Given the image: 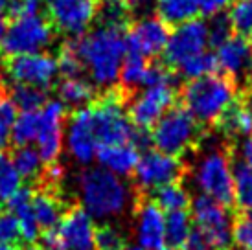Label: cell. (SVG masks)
Returning a JSON list of instances; mask_svg holds the SVG:
<instances>
[{"instance_id":"7c38bea8","label":"cell","mask_w":252,"mask_h":250,"mask_svg":"<svg viewBox=\"0 0 252 250\" xmlns=\"http://www.w3.org/2000/svg\"><path fill=\"white\" fill-rule=\"evenodd\" d=\"M6 74L15 83L48 89L59 74L57 59L50 54H24L4 59Z\"/></svg>"},{"instance_id":"3957f363","label":"cell","mask_w":252,"mask_h":250,"mask_svg":"<svg viewBox=\"0 0 252 250\" xmlns=\"http://www.w3.org/2000/svg\"><path fill=\"white\" fill-rule=\"evenodd\" d=\"M239 89L221 72L188 79L179 91L184 109L201 125H216L223 112L238 99Z\"/></svg>"},{"instance_id":"7402d4cb","label":"cell","mask_w":252,"mask_h":250,"mask_svg":"<svg viewBox=\"0 0 252 250\" xmlns=\"http://www.w3.org/2000/svg\"><path fill=\"white\" fill-rule=\"evenodd\" d=\"M32 210L39 228L44 232L56 228L63 217V204L52 189H39L37 193H32Z\"/></svg>"},{"instance_id":"484cf974","label":"cell","mask_w":252,"mask_h":250,"mask_svg":"<svg viewBox=\"0 0 252 250\" xmlns=\"http://www.w3.org/2000/svg\"><path fill=\"white\" fill-rule=\"evenodd\" d=\"M193 234V222L186 210L169 212L166 216V243L169 249H184Z\"/></svg>"},{"instance_id":"d4e9b609","label":"cell","mask_w":252,"mask_h":250,"mask_svg":"<svg viewBox=\"0 0 252 250\" xmlns=\"http://www.w3.org/2000/svg\"><path fill=\"white\" fill-rule=\"evenodd\" d=\"M59 97L64 105L70 107H77L83 109V105H89L96 99V91L89 81H85L83 77H70L64 79L63 83L59 85Z\"/></svg>"},{"instance_id":"6da1fadb","label":"cell","mask_w":252,"mask_h":250,"mask_svg":"<svg viewBox=\"0 0 252 250\" xmlns=\"http://www.w3.org/2000/svg\"><path fill=\"white\" fill-rule=\"evenodd\" d=\"M72 44L92 81L105 91L112 89L120 79L126 57V31L99 24L89 33L72 39Z\"/></svg>"},{"instance_id":"7bdbcfd3","label":"cell","mask_w":252,"mask_h":250,"mask_svg":"<svg viewBox=\"0 0 252 250\" xmlns=\"http://www.w3.org/2000/svg\"><path fill=\"white\" fill-rule=\"evenodd\" d=\"M182 250H208V247L201 241V237L197 236L195 230H193V234H191V237H189V241L184 245V249ZM219 250H226V249H219Z\"/></svg>"},{"instance_id":"1f68e13d","label":"cell","mask_w":252,"mask_h":250,"mask_svg":"<svg viewBox=\"0 0 252 250\" xmlns=\"http://www.w3.org/2000/svg\"><path fill=\"white\" fill-rule=\"evenodd\" d=\"M37 131H39V111H26L15 118L9 140L17 147L30 146L37 138Z\"/></svg>"},{"instance_id":"5b68a950","label":"cell","mask_w":252,"mask_h":250,"mask_svg":"<svg viewBox=\"0 0 252 250\" xmlns=\"http://www.w3.org/2000/svg\"><path fill=\"white\" fill-rule=\"evenodd\" d=\"M201 138V124L184 107L173 105L151 127V142L155 149L171 156L188 153Z\"/></svg>"},{"instance_id":"44dd1931","label":"cell","mask_w":252,"mask_h":250,"mask_svg":"<svg viewBox=\"0 0 252 250\" xmlns=\"http://www.w3.org/2000/svg\"><path fill=\"white\" fill-rule=\"evenodd\" d=\"M9 212L17 217L19 222V230H21V237L26 243H33L39 237V224L35 221L33 210H32V191L30 189H19L17 193L7 201Z\"/></svg>"},{"instance_id":"60d3db41","label":"cell","mask_w":252,"mask_h":250,"mask_svg":"<svg viewBox=\"0 0 252 250\" xmlns=\"http://www.w3.org/2000/svg\"><path fill=\"white\" fill-rule=\"evenodd\" d=\"M39 0H9L7 4V11L11 19H19V17H26V15H37L39 13Z\"/></svg>"},{"instance_id":"8d00e7d4","label":"cell","mask_w":252,"mask_h":250,"mask_svg":"<svg viewBox=\"0 0 252 250\" xmlns=\"http://www.w3.org/2000/svg\"><path fill=\"white\" fill-rule=\"evenodd\" d=\"M206 31H208V44H212L214 48L221 46L226 39H230L232 28H230V21H228V15L224 13H217L212 17V21L208 22L206 26Z\"/></svg>"},{"instance_id":"836d02e7","label":"cell","mask_w":252,"mask_h":250,"mask_svg":"<svg viewBox=\"0 0 252 250\" xmlns=\"http://www.w3.org/2000/svg\"><path fill=\"white\" fill-rule=\"evenodd\" d=\"M217 70L219 68H217L216 54L203 52L201 56L193 57V59L186 61L184 64H181L175 72H177V76L184 77V79H195V77L206 76V74H214Z\"/></svg>"},{"instance_id":"f6af8a7d","label":"cell","mask_w":252,"mask_h":250,"mask_svg":"<svg viewBox=\"0 0 252 250\" xmlns=\"http://www.w3.org/2000/svg\"><path fill=\"white\" fill-rule=\"evenodd\" d=\"M6 31H7L6 17H4V13H0V44H2V41H4V37H6Z\"/></svg>"},{"instance_id":"9c48e42d","label":"cell","mask_w":252,"mask_h":250,"mask_svg":"<svg viewBox=\"0 0 252 250\" xmlns=\"http://www.w3.org/2000/svg\"><path fill=\"white\" fill-rule=\"evenodd\" d=\"M179 91L175 83H162L146 87L140 94H134L129 105V120L131 124L140 129H151L166 112L175 105Z\"/></svg>"},{"instance_id":"4316f807","label":"cell","mask_w":252,"mask_h":250,"mask_svg":"<svg viewBox=\"0 0 252 250\" xmlns=\"http://www.w3.org/2000/svg\"><path fill=\"white\" fill-rule=\"evenodd\" d=\"M155 202L162 212H181L189 206V195L188 189L179 184V182H171L166 186L158 188L155 191Z\"/></svg>"},{"instance_id":"f907efd6","label":"cell","mask_w":252,"mask_h":250,"mask_svg":"<svg viewBox=\"0 0 252 250\" xmlns=\"http://www.w3.org/2000/svg\"><path fill=\"white\" fill-rule=\"evenodd\" d=\"M247 85H251V87H252V72H251V77H249V83H247ZM247 85H245V87H247Z\"/></svg>"},{"instance_id":"cb8c5ba5","label":"cell","mask_w":252,"mask_h":250,"mask_svg":"<svg viewBox=\"0 0 252 250\" xmlns=\"http://www.w3.org/2000/svg\"><path fill=\"white\" fill-rule=\"evenodd\" d=\"M155 11L168 26H179L199 15V0H157Z\"/></svg>"},{"instance_id":"2e32d148","label":"cell","mask_w":252,"mask_h":250,"mask_svg":"<svg viewBox=\"0 0 252 250\" xmlns=\"http://www.w3.org/2000/svg\"><path fill=\"white\" fill-rule=\"evenodd\" d=\"M216 59L221 74L230 77L238 89H243L249 83L252 72V44L249 41L232 35L221 46H217Z\"/></svg>"},{"instance_id":"e575fe53","label":"cell","mask_w":252,"mask_h":250,"mask_svg":"<svg viewBox=\"0 0 252 250\" xmlns=\"http://www.w3.org/2000/svg\"><path fill=\"white\" fill-rule=\"evenodd\" d=\"M57 66H59V74L64 77V79H70V77H81L85 72V66L79 56H77L76 48L72 44V39L66 41L61 46V52H59V59H57Z\"/></svg>"},{"instance_id":"e0dca14e","label":"cell","mask_w":252,"mask_h":250,"mask_svg":"<svg viewBox=\"0 0 252 250\" xmlns=\"http://www.w3.org/2000/svg\"><path fill=\"white\" fill-rule=\"evenodd\" d=\"M66 149L79 164H91L96 158L99 144L91 122V107L77 109L72 114L66 129Z\"/></svg>"},{"instance_id":"5bb4252c","label":"cell","mask_w":252,"mask_h":250,"mask_svg":"<svg viewBox=\"0 0 252 250\" xmlns=\"http://www.w3.org/2000/svg\"><path fill=\"white\" fill-rule=\"evenodd\" d=\"M169 39V26L158 17H144L129 24L126 31V50H133L136 54L157 59L162 56Z\"/></svg>"},{"instance_id":"7a4b0ae2","label":"cell","mask_w":252,"mask_h":250,"mask_svg":"<svg viewBox=\"0 0 252 250\" xmlns=\"http://www.w3.org/2000/svg\"><path fill=\"white\" fill-rule=\"evenodd\" d=\"M77 193L83 210L94 219H116L133 202V191L118 175L103 167H89L77 177Z\"/></svg>"},{"instance_id":"7dc6e473","label":"cell","mask_w":252,"mask_h":250,"mask_svg":"<svg viewBox=\"0 0 252 250\" xmlns=\"http://www.w3.org/2000/svg\"><path fill=\"white\" fill-rule=\"evenodd\" d=\"M0 250H19V249H15L13 245H0Z\"/></svg>"},{"instance_id":"ba28073f","label":"cell","mask_w":252,"mask_h":250,"mask_svg":"<svg viewBox=\"0 0 252 250\" xmlns=\"http://www.w3.org/2000/svg\"><path fill=\"white\" fill-rule=\"evenodd\" d=\"M46 250H96V226L83 208L68 210L44 236Z\"/></svg>"},{"instance_id":"4dcf8cb0","label":"cell","mask_w":252,"mask_h":250,"mask_svg":"<svg viewBox=\"0 0 252 250\" xmlns=\"http://www.w3.org/2000/svg\"><path fill=\"white\" fill-rule=\"evenodd\" d=\"M13 164L17 167V171L21 175V179H28V181H35L39 179L44 171H42V158L39 151L30 146L17 147V151L13 153Z\"/></svg>"},{"instance_id":"d6a6232c","label":"cell","mask_w":252,"mask_h":250,"mask_svg":"<svg viewBox=\"0 0 252 250\" xmlns=\"http://www.w3.org/2000/svg\"><path fill=\"white\" fill-rule=\"evenodd\" d=\"M22 186V179L13 160L0 153V202H7Z\"/></svg>"},{"instance_id":"52a82bcc","label":"cell","mask_w":252,"mask_h":250,"mask_svg":"<svg viewBox=\"0 0 252 250\" xmlns=\"http://www.w3.org/2000/svg\"><path fill=\"white\" fill-rule=\"evenodd\" d=\"M54 39V26L48 19L41 15H26L13 19L7 26L6 37L0 44V50L6 57L37 54L41 48L48 46Z\"/></svg>"},{"instance_id":"83f0119b","label":"cell","mask_w":252,"mask_h":250,"mask_svg":"<svg viewBox=\"0 0 252 250\" xmlns=\"http://www.w3.org/2000/svg\"><path fill=\"white\" fill-rule=\"evenodd\" d=\"M228 21L232 33L252 44V0H232Z\"/></svg>"},{"instance_id":"ab89813d","label":"cell","mask_w":252,"mask_h":250,"mask_svg":"<svg viewBox=\"0 0 252 250\" xmlns=\"http://www.w3.org/2000/svg\"><path fill=\"white\" fill-rule=\"evenodd\" d=\"M124 245V236L114 226L96 228V250H114Z\"/></svg>"},{"instance_id":"ee69618b","label":"cell","mask_w":252,"mask_h":250,"mask_svg":"<svg viewBox=\"0 0 252 250\" xmlns=\"http://www.w3.org/2000/svg\"><path fill=\"white\" fill-rule=\"evenodd\" d=\"M238 97H239V101L252 112V87L251 85H247V87H243V89H239Z\"/></svg>"},{"instance_id":"f546056e","label":"cell","mask_w":252,"mask_h":250,"mask_svg":"<svg viewBox=\"0 0 252 250\" xmlns=\"http://www.w3.org/2000/svg\"><path fill=\"white\" fill-rule=\"evenodd\" d=\"M96 17H98L99 24L120 30H126L133 19L124 0H103V4L98 6Z\"/></svg>"},{"instance_id":"d6986e66","label":"cell","mask_w":252,"mask_h":250,"mask_svg":"<svg viewBox=\"0 0 252 250\" xmlns=\"http://www.w3.org/2000/svg\"><path fill=\"white\" fill-rule=\"evenodd\" d=\"M234 201L243 210H252V138L241 140L234 164Z\"/></svg>"},{"instance_id":"d590c367","label":"cell","mask_w":252,"mask_h":250,"mask_svg":"<svg viewBox=\"0 0 252 250\" xmlns=\"http://www.w3.org/2000/svg\"><path fill=\"white\" fill-rule=\"evenodd\" d=\"M17 118V107L7 96H0V151L7 146L11 138V127Z\"/></svg>"},{"instance_id":"74e56055","label":"cell","mask_w":252,"mask_h":250,"mask_svg":"<svg viewBox=\"0 0 252 250\" xmlns=\"http://www.w3.org/2000/svg\"><path fill=\"white\" fill-rule=\"evenodd\" d=\"M232 241L241 250H252V210L239 216L232 228Z\"/></svg>"},{"instance_id":"816d5d0a","label":"cell","mask_w":252,"mask_h":250,"mask_svg":"<svg viewBox=\"0 0 252 250\" xmlns=\"http://www.w3.org/2000/svg\"><path fill=\"white\" fill-rule=\"evenodd\" d=\"M158 250H175V249H169V247H162V249H158Z\"/></svg>"},{"instance_id":"c3c4849f","label":"cell","mask_w":252,"mask_h":250,"mask_svg":"<svg viewBox=\"0 0 252 250\" xmlns=\"http://www.w3.org/2000/svg\"><path fill=\"white\" fill-rule=\"evenodd\" d=\"M26 250H46V249H44V247H35V245H33V247H28Z\"/></svg>"},{"instance_id":"8fae6325","label":"cell","mask_w":252,"mask_h":250,"mask_svg":"<svg viewBox=\"0 0 252 250\" xmlns=\"http://www.w3.org/2000/svg\"><path fill=\"white\" fill-rule=\"evenodd\" d=\"M182 171L184 164L179 156L166 155L158 149H149L138 156L133 175L138 188L146 191H157L158 188L179 181Z\"/></svg>"},{"instance_id":"f1b7e54d","label":"cell","mask_w":252,"mask_h":250,"mask_svg":"<svg viewBox=\"0 0 252 250\" xmlns=\"http://www.w3.org/2000/svg\"><path fill=\"white\" fill-rule=\"evenodd\" d=\"M17 109L22 112L26 111H39L42 109L46 101H48V92L46 89L41 87H33V85H15L9 97Z\"/></svg>"},{"instance_id":"277c9868","label":"cell","mask_w":252,"mask_h":250,"mask_svg":"<svg viewBox=\"0 0 252 250\" xmlns=\"http://www.w3.org/2000/svg\"><path fill=\"white\" fill-rule=\"evenodd\" d=\"M191 184L199 193L221 204L234 201V167L223 147L204 149L191 167Z\"/></svg>"},{"instance_id":"b9f144b4","label":"cell","mask_w":252,"mask_h":250,"mask_svg":"<svg viewBox=\"0 0 252 250\" xmlns=\"http://www.w3.org/2000/svg\"><path fill=\"white\" fill-rule=\"evenodd\" d=\"M232 0H199V13L204 17H214V15L221 13L224 7L230 6Z\"/></svg>"},{"instance_id":"30bf717a","label":"cell","mask_w":252,"mask_h":250,"mask_svg":"<svg viewBox=\"0 0 252 250\" xmlns=\"http://www.w3.org/2000/svg\"><path fill=\"white\" fill-rule=\"evenodd\" d=\"M208 31L201 19H193L179 24L173 33H169L168 44L162 52V61L175 72L181 64L206 52Z\"/></svg>"},{"instance_id":"4fadbf2b","label":"cell","mask_w":252,"mask_h":250,"mask_svg":"<svg viewBox=\"0 0 252 250\" xmlns=\"http://www.w3.org/2000/svg\"><path fill=\"white\" fill-rule=\"evenodd\" d=\"M66 107L63 101H46L39 111L37 146L44 164H56L63 149V122Z\"/></svg>"},{"instance_id":"ffe728a7","label":"cell","mask_w":252,"mask_h":250,"mask_svg":"<svg viewBox=\"0 0 252 250\" xmlns=\"http://www.w3.org/2000/svg\"><path fill=\"white\" fill-rule=\"evenodd\" d=\"M138 149L136 144H114V146H103L98 149L96 158L99 162V167H103L118 177H129L133 175L136 162H138Z\"/></svg>"},{"instance_id":"8992f818","label":"cell","mask_w":252,"mask_h":250,"mask_svg":"<svg viewBox=\"0 0 252 250\" xmlns=\"http://www.w3.org/2000/svg\"><path fill=\"white\" fill-rule=\"evenodd\" d=\"M191 206V219L195 224V234L201 237L208 249H226L232 241V228L234 219L226 204L214 201L210 197L197 195L189 202Z\"/></svg>"},{"instance_id":"9a60e30c","label":"cell","mask_w":252,"mask_h":250,"mask_svg":"<svg viewBox=\"0 0 252 250\" xmlns=\"http://www.w3.org/2000/svg\"><path fill=\"white\" fill-rule=\"evenodd\" d=\"M98 0H50L48 21L61 31L83 35L98 13Z\"/></svg>"},{"instance_id":"f35d334b","label":"cell","mask_w":252,"mask_h":250,"mask_svg":"<svg viewBox=\"0 0 252 250\" xmlns=\"http://www.w3.org/2000/svg\"><path fill=\"white\" fill-rule=\"evenodd\" d=\"M21 239L17 217L11 212H0V245H13Z\"/></svg>"},{"instance_id":"681fc988","label":"cell","mask_w":252,"mask_h":250,"mask_svg":"<svg viewBox=\"0 0 252 250\" xmlns=\"http://www.w3.org/2000/svg\"><path fill=\"white\" fill-rule=\"evenodd\" d=\"M4 94V87H2V77H0V96Z\"/></svg>"},{"instance_id":"603a6c76","label":"cell","mask_w":252,"mask_h":250,"mask_svg":"<svg viewBox=\"0 0 252 250\" xmlns=\"http://www.w3.org/2000/svg\"><path fill=\"white\" fill-rule=\"evenodd\" d=\"M217 127L232 138H252V112L239 101V97L217 120Z\"/></svg>"},{"instance_id":"bcb514c9","label":"cell","mask_w":252,"mask_h":250,"mask_svg":"<svg viewBox=\"0 0 252 250\" xmlns=\"http://www.w3.org/2000/svg\"><path fill=\"white\" fill-rule=\"evenodd\" d=\"M114 250H140L138 247H131V245H122V247H118V249H114Z\"/></svg>"},{"instance_id":"ac0fdd59","label":"cell","mask_w":252,"mask_h":250,"mask_svg":"<svg viewBox=\"0 0 252 250\" xmlns=\"http://www.w3.org/2000/svg\"><path fill=\"white\" fill-rule=\"evenodd\" d=\"M134 239L140 250H158L166 245V216L157 202H142L134 212Z\"/></svg>"}]
</instances>
